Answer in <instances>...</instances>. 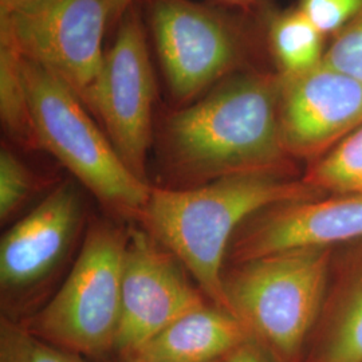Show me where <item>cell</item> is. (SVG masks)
I'll list each match as a JSON object with an SVG mask.
<instances>
[{"label": "cell", "mask_w": 362, "mask_h": 362, "mask_svg": "<svg viewBox=\"0 0 362 362\" xmlns=\"http://www.w3.org/2000/svg\"><path fill=\"white\" fill-rule=\"evenodd\" d=\"M179 259L141 226L128 228L121 321L115 351L122 360L208 299Z\"/></svg>", "instance_id": "cell-9"}, {"label": "cell", "mask_w": 362, "mask_h": 362, "mask_svg": "<svg viewBox=\"0 0 362 362\" xmlns=\"http://www.w3.org/2000/svg\"><path fill=\"white\" fill-rule=\"evenodd\" d=\"M37 175L13 153L1 145L0 151V220L1 224L15 218L33 196L39 192Z\"/></svg>", "instance_id": "cell-18"}, {"label": "cell", "mask_w": 362, "mask_h": 362, "mask_svg": "<svg viewBox=\"0 0 362 362\" xmlns=\"http://www.w3.org/2000/svg\"><path fill=\"white\" fill-rule=\"evenodd\" d=\"M250 339L246 326L233 313L204 303L181 315L122 361H224Z\"/></svg>", "instance_id": "cell-13"}, {"label": "cell", "mask_w": 362, "mask_h": 362, "mask_svg": "<svg viewBox=\"0 0 362 362\" xmlns=\"http://www.w3.org/2000/svg\"><path fill=\"white\" fill-rule=\"evenodd\" d=\"M302 13L321 34H338L362 11V0H299Z\"/></svg>", "instance_id": "cell-20"}, {"label": "cell", "mask_w": 362, "mask_h": 362, "mask_svg": "<svg viewBox=\"0 0 362 362\" xmlns=\"http://www.w3.org/2000/svg\"><path fill=\"white\" fill-rule=\"evenodd\" d=\"M124 362H132V361H124ZM220 362H224V361H220Z\"/></svg>", "instance_id": "cell-26"}, {"label": "cell", "mask_w": 362, "mask_h": 362, "mask_svg": "<svg viewBox=\"0 0 362 362\" xmlns=\"http://www.w3.org/2000/svg\"><path fill=\"white\" fill-rule=\"evenodd\" d=\"M34 0H0V18H4Z\"/></svg>", "instance_id": "cell-24"}, {"label": "cell", "mask_w": 362, "mask_h": 362, "mask_svg": "<svg viewBox=\"0 0 362 362\" xmlns=\"http://www.w3.org/2000/svg\"><path fill=\"white\" fill-rule=\"evenodd\" d=\"M146 21L177 107L240 71L246 40L230 13L196 0H146Z\"/></svg>", "instance_id": "cell-6"}, {"label": "cell", "mask_w": 362, "mask_h": 362, "mask_svg": "<svg viewBox=\"0 0 362 362\" xmlns=\"http://www.w3.org/2000/svg\"><path fill=\"white\" fill-rule=\"evenodd\" d=\"M314 194L305 181L278 175L236 176L194 188L152 185L139 223L180 260L209 303L228 310L223 272L239 228L267 208Z\"/></svg>", "instance_id": "cell-2"}, {"label": "cell", "mask_w": 362, "mask_h": 362, "mask_svg": "<svg viewBox=\"0 0 362 362\" xmlns=\"http://www.w3.org/2000/svg\"><path fill=\"white\" fill-rule=\"evenodd\" d=\"M322 61L362 82V11L336 34Z\"/></svg>", "instance_id": "cell-21"}, {"label": "cell", "mask_w": 362, "mask_h": 362, "mask_svg": "<svg viewBox=\"0 0 362 362\" xmlns=\"http://www.w3.org/2000/svg\"><path fill=\"white\" fill-rule=\"evenodd\" d=\"M224 362H276L269 351L263 349L257 341L250 339L233 351Z\"/></svg>", "instance_id": "cell-22"}, {"label": "cell", "mask_w": 362, "mask_h": 362, "mask_svg": "<svg viewBox=\"0 0 362 362\" xmlns=\"http://www.w3.org/2000/svg\"><path fill=\"white\" fill-rule=\"evenodd\" d=\"M21 64L42 151L117 216L139 221L152 185L127 167L70 86L42 66L22 58Z\"/></svg>", "instance_id": "cell-4"}, {"label": "cell", "mask_w": 362, "mask_h": 362, "mask_svg": "<svg viewBox=\"0 0 362 362\" xmlns=\"http://www.w3.org/2000/svg\"><path fill=\"white\" fill-rule=\"evenodd\" d=\"M318 362H362V288L337 324Z\"/></svg>", "instance_id": "cell-19"}, {"label": "cell", "mask_w": 362, "mask_h": 362, "mask_svg": "<svg viewBox=\"0 0 362 362\" xmlns=\"http://www.w3.org/2000/svg\"><path fill=\"white\" fill-rule=\"evenodd\" d=\"M107 0H34L0 18V46L61 78L88 107L100 77Z\"/></svg>", "instance_id": "cell-7"}, {"label": "cell", "mask_w": 362, "mask_h": 362, "mask_svg": "<svg viewBox=\"0 0 362 362\" xmlns=\"http://www.w3.org/2000/svg\"><path fill=\"white\" fill-rule=\"evenodd\" d=\"M0 362H85L79 356L39 339L8 315L0 322Z\"/></svg>", "instance_id": "cell-17"}, {"label": "cell", "mask_w": 362, "mask_h": 362, "mask_svg": "<svg viewBox=\"0 0 362 362\" xmlns=\"http://www.w3.org/2000/svg\"><path fill=\"white\" fill-rule=\"evenodd\" d=\"M127 243L128 228L109 220L93 221L65 282L23 324L27 330L77 356L103 357L115 351Z\"/></svg>", "instance_id": "cell-5"}, {"label": "cell", "mask_w": 362, "mask_h": 362, "mask_svg": "<svg viewBox=\"0 0 362 362\" xmlns=\"http://www.w3.org/2000/svg\"><path fill=\"white\" fill-rule=\"evenodd\" d=\"M156 81L141 13L134 4L118 23L88 109L127 167L148 181V155L155 144Z\"/></svg>", "instance_id": "cell-8"}, {"label": "cell", "mask_w": 362, "mask_h": 362, "mask_svg": "<svg viewBox=\"0 0 362 362\" xmlns=\"http://www.w3.org/2000/svg\"><path fill=\"white\" fill-rule=\"evenodd\" d=\"M327 248H302L233 263L223 272L228 310L276 362H300L322 305Z\"/></svg>", "instance_id": "cell-3"}, {"label": "cell", "mask_w": 362, "mask_h": 362, "mask_svg": "<svg viewBox=\"0 0 362 362\" xmlns=\"http://www.w3.org/2000/svg\"><path fill=\"white\" fill-rule=\"evenodd\" d=\"M324 37L299 8L275 13L269 22V45L279 74L293 77L320 65Z\"/></svg>", "instance_id": "cell-14"}, {"label": "cell", "mask_w": 362, "mask_h": 362, "mask_svg": "<svg viewBox=\"0 0 362 362\" xmlns=\"http://www.w3.org/2000/svg\"><path fill=\"white\" fill-rule=\"evenodd\" d=\"M134 0H107L109 13H110V25L119 23L122 16L133 6Z\"/></svg>", "instance_id": "cell-23"}, {"label": "cell", "mask_w": 362, "mask_h": 362, "mask_svg": "<svg viewBox=\"0 0 362 362\" xmlns=\"http://www.w3.org/2000/svg\"><path fill=\"white\" fill-rule=\"evenodd\" d=\"M211 3H215V4H223V6H248V4H252L255 0H208Z\"/></svg>", "instance_id": "cell-25"}, {"label": "cell", "mask_w": 362, "mask_h": 362, "mask_svg": "<svg viewBox=\"0 0 362 362\" xmlns=\"http://www.w3.org/2000/svg\"><path fill=\"white\" fill-rule=\"evenodd\" d=\"M0 118L3 130L15 145L42 151L22 74L21 57L0 46Z\"/></svg>", "instance_id": "cell-15"}, {"label": "cell", "mask_w": 362, "mask_h": 362, "mask_svg": "<svg viewBox=\"0 0 362 362\" xmlns=\"http://www.w3.org/2000/svg\"><path fill=\"white\" fill-rule=\"evenodd\" d=\"M233 236V263L302 248H327L362 238V194L303 199L267 208Z\"/></svg>", "instance_id": "cell-12"}, {"label": "cell", "mask_w": 362, "mask_h": 362, "mask_svg": "<svg viewBox=\"0 0 362 362\" xmlns=\"http://www.w3.org/2000/svg\"><path fill=\"white\" fill-rule=\"evenodd\" d=\"M279 74L240 70L163 117L158 165L170 188L248 176H286L293 156L279 119Z\"/></svg>", "instance_id": "cell-1"}, {"label": "cell", "mask_w": 362, "mask_h": 362, "mask_svg": "<svg viewBox=\"0 0 362 362\" xmlns=\"http://www.w3.org/2000/svg\"><path fill=\"white\" fill-rule=\"evenodd\" d=\"M302 180L317 192L362 194V125L318 158Z\"/></svg>", "instance_id": "cell-16"}, {"label": "cell", "mask_w": 362, "mask_h": 362, "mask_svg": "<svg viewBox=\"0 0 362 362\" xmlns=\"http://www.w3.org/2000/svg\"><path fill=\"white\" fill-rule=\"evenodd\" d=\"M85 221V206L71 181L52 187L0 242V287L4 299L26 296L64 264Z\"/></svg>", "instance_id": "cell-11"}, {"label": "cell", "mask_w": 362, "mask_h": 362, "mask_svg": "<svg viewBox=\"0 0 362 362\" xmlns=\"http://www.w3.org/2000/svg\"><path fill=\"white\" fill-rule=\"evenodd\" d=\"M279 77L281 130L293 158H321L361 127V81L324 61L302 74Z\"/></svg>", "instance_id": "cell-10"}]
</instances>
